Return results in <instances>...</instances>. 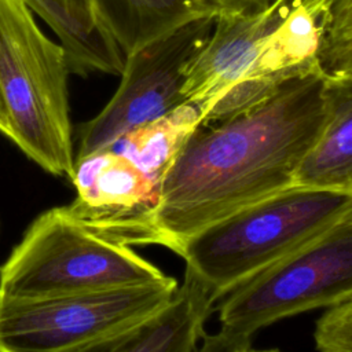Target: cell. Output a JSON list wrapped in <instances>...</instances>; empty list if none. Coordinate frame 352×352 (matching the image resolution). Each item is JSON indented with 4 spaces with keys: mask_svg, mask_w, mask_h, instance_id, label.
Listing matches in <instances>:
<instances>
[{
    "mask_svg": "<svg viewBox=\"0 0 352 352\" xmlns=\"http://www.w3.org/2000/svg\"><path fill=\"white\" fill-rule=\"evenodd\" d=\"M322 67L265 103L198 128L158 187V245L175 252L201 228L294 184L326 120Z\"/></svg>",
    "mask_w": 352,
    "mask_h": 352,
    "instance_id": "cell-1",
    "label": "cell"
},
{
    "mask_svg": "<svg viewBox=\"0 0 352 352\" xmlns=\"http://www.w3.org/2000/svg\"><path fill=\"white\" fill-rule=\"evenodd\" d=\"M352 214V192L293 184L201 228L179 256L217 302Z\"/></svg>",
    "mask_w": 352,
    "mask_h": 352,
    "instance_id": "cell-2",
    "label": "cell"
},
{
    "mask_svg": "<svg viewBox=\"0 0 352 352\" xmlns=\"http://www.w3.org/2000/svg\"><path fill=\"white\" fill-rule=\"evenodd\" d=\"M70 69L23 0H0V96L11 139L54 176L72 179L76 154L69 117Z\"/></svg>",
    "mask_w": 352,
    "mask_h": 352,
    "instance_id": "cell-3",
    "label": "cell"
},
{
    "mask_svg": "<svg viewBox=\"0 0 352 352\" xmlns=\"http://www.w3.org/2000/svg\"><path fill=\"white\" fill-rule=\"evenodd\" d=\"M168 278L129 246L96 234L66 206H58L34 219L0 267V297H58Z\"/></svg>",
    "mask_w": 352,
    "mask_h": 352,
    "instance_id": "cell-4",
    "label": "cell"
},
{
    "mask_svg": "<svg viewBox=\"0 0 352 352\" xmlns=\"http://www.w3.org/2000/svg\"><path fill=\"white\" fill-rule=\"evenodd\" d=\"M352 298V214L220 298V333L249 340L263 327Z\"/></svg>",
    "mask_w": 352,
    "mask_h": 352,
    "instance_id": "cell-5",
    "label": "cell"
},
{
    "mask_svg": "<svg viewBox=\"0 0 352 352\" xmlns=\"http://www.w3.org/2000/svg\"><path fill=\"white\" fill-rule=\"evenodd\" d=\"M179 283L166 280L45 298L0 297V352H72L164 309Z\"/></svg>",
    "mask_w": 352,
    "mask_h": 352,
    "instance_id": "cell-6",
    "label": "cell"
},
{
    "mask_svg": "<svg viewBox=\"0 0 352 352\" xmlns=\"http://www.w3.org/2000/svg\"><path fill=\"white\" fill-rule=\"evenodd\" d=\"M216 16L190 22L125 58L107 104L80 126L76 160L111 148L133 128L186 102L187 70L212 34Z\"/></svg>",
    "mask_w": 352,
    "mask_h": 352,
    "instance_id": "cell-7",
    "label": "cell"
},
{
    "mask_svg": "<svg viewBox=\"0 0 352 352\" xmlns=\"http://www.w3.org/2000/svg\"><path fill=\"white\" fill-rule=\"evenodd\" d=\"M77 195L67 210L96 234L122 243L158 245L154 209L158 184L113 148L76 160Z\"/></svg>",
    "mask_w": 352,
    "mask_h": 352,
    "instance_id": "cell-8",
    "label": "cell"
},
{
    "mask_svg": "<svg viewBox=\"0 0 352 352\" xmlns=\"http://www.w3.org/2000/svg\"><path fill=\"white\" fill-rule=\"evenodd\" d=\"M294 0H271L253 12L220 14L210 37L191 62L183 94L202 111L234 82L245 78L283 14Z\"/></svg>",
    "mask_w": 352,
    "mask_h": 352,
    "instance_id": "cell-9",
    "label": "cell"
},
{
    "mask_svg": "<svg viewBox=\"0 0 352 352\" xmlns=\"http://www.w3.org/2000/svg\"><path fill=\"white\" fill-rule=\"evenodd\" d=\"M213 305L201 283L184 271L172 301L158 314L72 352H195Z\"/></svg>",
    "mask_w": 352,
    "mask_h": 352,
    "instance_id": "cell-10",
    "label": "cell"
},
{
    "mask_svg": "<svg viewBox=\"0 0 352 352\" xmlns=\"http://www.w3.org/2000/svg\"><path fill=\"white\" fill-rule=\"evenodd\" d=\"M324 125L302 160L294 184L352 192V74H326Z\"/></svg>",
    "mask_w": 352,
    "mask_h": 352,
    "instance_id": "cell-11",
    "label": "cell"
},
{
    "mask_svg": "<svg viewBox=\"0 0 352 352\" xmlns=\"http://www.w3.org/2000/svg\"><path fill=\"white\" fill-rule=\"evenodd\" d=\"M103 30L124 56L179 28L219 12L210 0H91Z\"/></svg>",
    "mask_w": 352,
    "mask_h": 352,
    "instance_id": "cell-12",
    "label": "cell"
},
{
    "mask_svg": "<svg viewBox=\"0 0 352 352\" xmlns=\"http://www.w3.org/2000/svg\"><path fill=\"white\" fill-rule=\"evenodd\" d=\"M23 1L56 34L70 73H122L125 56L99 25L91 0Z\"/></svg>",
    "mask_w": 352,
    "mask_h": 352,
    "instance_id": "cell-13",
    "label": "cell"
},
{
    "mask_svg": "<svg viewBox=\"0 0 352 352\" xmlns=\"http://www.w3.org/2000/svg\"><path fill=\"white\" fill-rule=\"evenodd\" d=\"M204 124L201 104L184 102L125 133L111 148L126 157L160 187L191 135Z\"/></svg>",
    "mask_w": 352,
    "mask_h": 352,
    "instance_id": "cell-14",
    "label": "cell"
},
{
    "mask_svg": "<svg viewBox=\"0 0 352 352\" xmlns=\"http://www.w3.org/2000/svg\"><path fill=\"white\" fill-rule=\"evenodd\" d=\"M311 72H282L272 74H258L234 82L206 107V110L204 111L202 126L210 122L216 124L230 120L265 103L267 100L274 98L287 82Z\"/></svg>",
    "mask_w": 352,
    "mask_h": 352,
    "instance_id": "cell-15",
    "label": "cell"
},
{
    "mask_svg": "<svg viewBox=\"0 0 352 352\" xmlns=\"http://www.w3.org/2000/svg\"><path fill=\"white\" fill-rule=\"evenodd\" d=\"M326 74H352V0H334L319 51Z\"/></svg>",
    "mask_w": 352,
    "mask_h": 352,
    "instance_id": "cell-16",
    "label": "cell"
},
{
    "mask_svg": "<svg viewBox=\"0 0 352 352\" xmlns=\"http://www.w3.org/2000/svg\"><path fill=\"white\" fill-rule=\"evenodd\" d=\"M318 352H352V298L329 308L314 330Z\"/></svg>",
    "mask_w": 352,
    "mask_h": 352,
    "instance_id": "cell-17",
    "label": "cell"
},
{
    "mask_svg": "<svg viewBox=\"0 0 352 352\" xmlns=\"http://www.w3.org/2000/svg\"><path fill=\"white\" fill-rule=\"evenodd\" d=\"M250 344L249 340H236L217 331L216 334H205L197 345L195 352H236L241 346Z\"/></svg>",
    "mask_w": 352,
    "mask_h": 352,
    "instance_id": "cell-18",
    "label": "cell"
},
{
    "mask_svg": "<svg viewBox=\"0 0 352 352\" xmlns=\"http://www.w3.org/2000/svg\"><path fill=\"white\" fill-rule=\"evenodd\" d=\"M220 14H239L253 12L265 8L271 0H210Z\"/></svg>",
    "mask_w": 352,
    "mask_h": 352,
    "instance_id": "cell-19",
    "label": "cell"
},
{
    "mask_svg": "<svg viewBox=\"0 0 352 352\" xmlns=\"http://www.w3.org/2000/svg\"><path fill=\"white\" fill-rule=\"evenodd\" d=\"M0 132L4 136H10V124H8V117H7V111L3 103V99L0 96Z\"/></svg>",
    "mask_w": 352,
    "mask_h": 352,
    "instance_id": "cell-20",
    "label": "cell"
},
{
    "mask_svg": "<svg viewBox=\"0 0 352 352\" xmlns=\"http://www.w3.org/2000/svg\"><path fill=\"white\" fill-rule=\"evenodd\" d=\"M236 352H280V351H278V349H253L250 346V344H246V345L241 346Z\"/></svg>",
    "mask_w": 352,
    "mask_h": 352,
    "instance_id": "cell-21",
    "label": "cell"
}]
</instances>
